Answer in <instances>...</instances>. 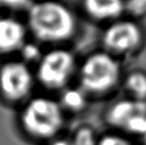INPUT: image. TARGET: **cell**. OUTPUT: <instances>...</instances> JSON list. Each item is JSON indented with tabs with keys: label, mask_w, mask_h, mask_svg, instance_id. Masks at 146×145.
<instances>
[{
	"label": "cell",
	"mask_w": 146,
	"mask_h": 145,
	"mask_svg": "<svg viewBox=\"0 0 146 145\" xmlns=\"http://www.w3.org/2000/svg\"><path fill=\"white\" fill-rule=\"evenodd\" d=\"M25 23L32 40L42 46H62L74 40L79 29L76 14L60 0H34Z\"/></svg>",
	"instance_id": "1"
},
{
	"label": "cell",
	"mask_w": 146,
	"mask_h": 145,
	"mask_svg": "<svg viewBox=\"0 0 146 145\" xmlns=\"http://www.w3.org/2000/svg\"><path fill=\"white\" fill-rule=\"evenodd\" d=\"M79 86L88 95H105L123 80V62L102 49L90 53L78 65Z\"/></svg>",
	"instance_id": "2"
},
{
	"label": "cell",
	"mask_w": 146,
	"mask_h": 145,
	"mask_svg": "<svg viewBox=\"0 0 146 145\" xmlns=\"http://www.w3.org/2000/svg\"><path fill=\"white\" fill-rule=\"evenodd\" d=\"M102 49L119 61L139 55L146 44L145 29L139 20L122 17L106 25L100 36Z\"/></svg>",
	"instance_id": "3"
},
{
	"label": "cell",
	"mask_w": 146,
	"mask_h": 145,
	"mask_svg": "<svg viewBox=\"0 0 146 145\" xmlns=\"http://www.w3.org/2000/svg\"><path fill=\"white\" fill-rule=\"evenodd\" d=\"M64 122L60 102L46 96L31 98L21 112L25 130L34 138L49 139L61 130Z\"/></svg>",
	"instance_id": "4"
},
{
	"label": "cell",
	"mask_w": 146,
	"mask_h": 145,
	"mask_svg": "<svg viewBox=\"0 0 146 145\" xmlns=\"http://www.w3.org/2000/svg\"><path fill=\"white\" fill-rule=\"evenodd\" d=\"M77 58L64 46L45 50L35 65L34 75L40 83L48 90H64L78 71Z\"/></svg>",
	"instance_id": "5"
},
{
	"label": "cell",
	"mask_w": 146,
	"mask_h": 145,
	"mask_svg": "<svg viewBox=\"0 0 146 145\" xmlns=\"http://www.w3.org/2000/svg\"><path fill=\"white\" fill-rule=\"evenodd\" d=\"M35 80L34 71L21 59L4 61L0 65V94L9 101L26 99Z\"/></svg>",
	"instance_id": "6"
},
{
	"label": "cell",
	"mask_w": 146,
	"mask_h": 145,
	"mask_svg": "<svg viewBox=\"0 0 146 145\" xmlns=\"http://www.w3.org/2000/svg\"><path fill=\"white\" fill-rule=\"evenodd\" d=\"M107 120L116 128L143 137L146 132V101L132 98L115 101L107 112Z\"/></svg>",
	"instance_id": "7"
},
{
	"label": "cell",
	"mask_w": 146,
	"mask_h": 145,
	"mask_svg": "<svg viewBox=\"0 0 146 145\" xmlns=\"http://www.w3.org/2000/svg\"><path fill=\"white\" fill-rule=\"evenodd\" d=\"M28 35L24 20L13 15H0V56L18 53Z\"/></svg>",
	"instance_id": "8"
},
{
	"label": "cell",
	"mask_w": 146,
	"mask_h": 145,
	"mask_svg": "<svg viewBox=\"0 0 146 145\" xmlns=\"http://www.w3.org/2000/svg\"><path fill=\"white\" fill-rule=\"evenodd\" d=\"M81 9L91 20L108 25L125 14V0H81Z\"/></svg>",
	"instance_id": "9"
},
{
	"label": "cell",
	"mask_w": 146,
	"mask_h": 145,
	"mask_svg": "<svg viewBox=\"0 0 146 145\" xmlns=\"http://www.w3.org/2000/svg\"><path fill=\"white\" fill-rule=\"evenodd\" d=\"M123 86L129 98L146 101V72L141 69L130 71L123 77Z\"/></svg>",
	"instance_id": "10"
},
{
	"label": "cell",
	"mask_w": 146,
	"mask_h": 145,
	"mask_svg": "<svg viewBox=\"0 0 146 145\" xmlns=\"http://www.w3.org/2000/svg\"><path fill=\"white\" fill-rule=\"evenodd\" d=\"M59 102L62 108L68 111H81L86 106L88 94L80 86H67L62 90Z\"/></svg>",
	"instance_id": "11"
},
{
	"label": "cell",
	"mask_w": 146,
	"mask_h": 145,
	"mask_svg": "<svg viewBox=\"0 0 146 145\" xmlns=\"http://www.w3.org/2000/svg\"><path fill=\"white\" fill-rule=\"evenodd\" d=\"M43 53H44V50L42 48L41 44H38L34 40H28L19 50L18 59L24 61L25 63H27L28 65L32 64V63H35L36 65V63L43 56Z\"/></svg>",
	"instance_id": "12"
},
{
	"label": "cell",
	"mask_w": 146,
	"mask_h": 145,
	"mask_svg": "<svg viewBox=\"0 0 146 145\" xmlns=\"http://www.w3.org/2000/svg\"><path fill=\"white\" fill-rule=\"evenodd\" d=\"M125 14L140 21L146 17V0H125Z\"/></svg>",
	"instance_id": "13"
},
{
	"label": "cell",
	"mask_w": 146,
	"mask_h": 145,
	"mask_svg": "<svg viewBox=\"0 0 146 145\" xmlns=\"http://www.w3.org/2000/svg\"><path fill=\"white\" fill-rule=\"evenodd\" d=\"M70 141L73 145H96L98 139L93 129L84 126L76 130Z\"/></svg>",
	"instance_id": "14"
},
{
	"label": "cell",
	"mask_w": 146,
	"mask_h": 145,
	"mask_svg": "<svg viewBox=\"0 0 146 145\" xmlns=\"http://www.w3.org/2000/svg\"><path fill=\"white\" fill-rule=\"evenodd\" d=\"M2 8L15 12H27L34 0H0Z\"/></svg>",
	"instance_id": "15"
},
{
	"label": "cell",
	"mask_w": 146,
	"mask_h": 145,
	"mask_svg": "<svg viewBox=\"0 0 146 145\" xmlns=\"http://www.w3.org/2000/svg\"><path fill=\"white\" fill-rule=\"evenodd\" d=\"M96 145H131L130 142L124 137L117 134H106L98 139Z\"/></svg>",
	"instance_id": "16"
},
{
	"label": "cell",
	"mask_w": 146,
	"mask_h": 145,
	"mask_svg": "<svg viewBox=\"0 0 146 145\" xmlns=\"http://www.w3.org/2000/svg\"><path fill=\"white\" fill-rule=\"evenodd\" d=\"M50 145H73L70 140H65V139H58L51 143Z\"/></svg>",
	"instance_id": "17"
},
{
	"label": "cell",
	"mask_w": 146,
	"mask_h": 145,
	"mask_svg": "<svg viewBox=\"0 0 146 145\" xmlns=\"http://www.w3.org/2000/svg\"><path fill=\"white\" fill-rule=\"evenodd\" d=\"M142 139H143V145H146V132H145V134L142 137Z\"/></svg>",
	"instance_id": "18"
},
{
	"label": "cell",
	"mask_w": 146,
	"mask_h": 145,
	"mask_svg": "<svg viewBox=\"0 0 146 145\" xmlns=\"http://www.w3.org/2000/svg\"><path fill=\"white\" fill-rule=\"evenodd\" d=\"M2 4H1V2H0V15H1V10H2Z\"/></svg>",
	"instance_id": "19"
}]
</instances>
